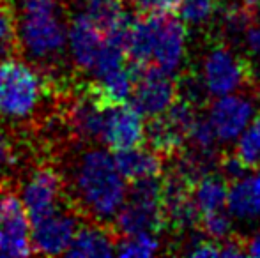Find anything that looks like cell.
<instances>
[{"label": "cell", "mask_w": 260, "mask_h": 258, "mask_svg": "<svg viewBox=\"0 0 260 258\" xmlns=\"http://www.w3.org/2000/svg\"><path fill=\"white\" fill-rule=\"evenodd\" d=\"M182 0H154V6L149 14L154 16H175L181 11Z\"/></svg>", "instance_id": "cell-26"}, {"label": "cell", "mask_w": 260, "mask_h": 258, "mask_svg": "<svg viewBox=\"0 0 260 258\" xmlns=\"http://www.w3.org/2000/svg\"><path fill=\"white\" fill-rule=\"evenodd\" d=\"M115 242L117 234L112 227L94 221H83L64 255L73 258L112 256L115 255Z\"/></svg>", "instance_id": "cell-13"}, {"label": "cell", "mask_w": 260, "mask_h": 258, "mask_svg": "<svg viewBox=\"0 0 260 258\" xmlns=\"http://www.w3.org/2000/svg\"><path fill=\"white\" fill-rule=\"evenodd\" d=\"M20 188L21 200L32 225L68 205L64 177L53 158H45L32 165L25 173Z\"/></svg>", "instance_id": "cell-5"}, {"label": "cell", "mask_w": 260, "mask_h": 258, "mask_svg": "<svg viewBox=\"0 0 260 258\" xmlns=\"http://www.w3.org/2000/svg\"><path fill=\"white\" fill-rule=\"evenodd\" d=\"M246 246H248V255L260 256V235H255V237L248 239Z\"/></svg>", "instance_id": "cell-29"}, {"label": "cell", "mask_w": 260, "mask_h": 258, "mask_svg": "<svg viewBox=\"0 0 260 258\" xmlns=\"http://www.w3.org/2000/svg\"><path fill=\"white\" fill-rule=\"evenodd\" d=\"M163 18L165 16H154V14H137L126 48V55L131 62L144 65L152 64L157 34H159Z\"/></svg>", "instance_id": "cell-14"}, {"label": "cell", "mask_w": 260, "mask_h": 258, "mask_svg": "<svg viewBox=\"0 0 260 258\" xmlns=\"http://www.w3.org/2000/svg\"><path fill=\"white\" fill-rule=\"evenodd\" d=\"M62 0H21L18 30L21 52L36 67L55 76H64L68 25L62 20Z\"/></svg>", "instance_id": "cell-3"}, {"label": "cell", "mask_w": 260, "mask_h": 258, "mask_svg": "<svg viewBox=\"0 0 260 258\" xmlns=\"http://www.w3.org/2000/svg\"><path fill=\"white\" fill-rule=\"evenodd\" d=\"M229 188L230 184L218 170L202 177L193 188V202L199 207L200 214L223 209L229 198Z\"/></svg>", "instance_id": "cell-17"}, {"label": "cell", "mask_w": 260, "mask_h": 258, "mask_svg": "<svg viewBox=\"0 0 260 258\" xmlns=\"http://www.w3.org/2000/svg\"><path fill=\"white\" fill-rule=\"evenodd\" d=\"M234 152L250 172L260 170V112L253 115L250 124L239 134Z\"/></svg>", "instance_id": "cell-20"}, {"label": "cell", "mask_w": 260, "mask_h": 258, "mask_svg": "<svg viewBox=\"0 0 260 258\" xmlns=\"http://www.w3.org/2000/svg\"><path fill=\"white\" fill-rule=\"evenodd\" d=\"M244 39H246L248 48H250L255 55L260 57V25L258 23L251 25V27L248 28L246 35H244Z\"/></svg>", "instance_id": "cell-27"}, {"label": "cell", "mask_w": 260, "mask_h": 258, "mask_svg": "<svg viewBox=\"0 0 260 258\" xmlns=\"http://www.w3.org/2000/svg\"><path fill=\"white\" fill-rule=\"evenodd\" d=\"M159 249V239L151 232H138V234L119 235L115 242V255L129 256H152Z\"/></svg>", "instance_id": "cell-21"}, {"label": "cell", "mask_w": 260, "mask_h": 258, "mask_svg": "<svg viewBox=\"0 0 260 258\" xmlns=\"http://www.w3.org/2000/svg\"><path fill=\"white\" fill-rule=\"evenodd\" d=\"M232 214L230 210L225 209H216L211 212L200 214V223L199 232L206 237L212 239V241H225L226 237L234 234L232 232Z\"/></svg>", "instance_id": "cell-22"}, {"label": "cell", "mask_w": 260, "mask_h": 258, "mask_svg": "<svg viewBox=\"0 0 260 258\" xmlns=\"http://www.w3.org/2000/svg\"><path fill=\"white\" fill-rule=\"evenodd\" d=\"M73 80L53 76L20 57L0 60V124L34 133L57 112Z\"/></svg>", "instance_id": "cell-2"}, {"label": "cell", "mask_w": 260, "mask_h": 258, "mask_svg": "<svg viewBox=\"0 0 260 258\" xmlns=\"http://www.w3.org/2000/svg\"><path fill=\"white\" fill-rule=\"evenodd\" d=\"M216 140H218V136H216V131L212 128L209 117L199 114L195 124L189 131L188 147L200 149V151H216Z\"/></svg>", "instance_id": "cell-24"}, {"label": "cell", "mask_w": 260, "mask_h": 258, "mask_svg": "<svg viewBox=\"0 0 260 258\" xmlns=\"http://www.w3.org/2000/svg\"><path fill=\"white\" fill-rule=\"evenodd\" d=\"M115 165L126 180H137L144 177H157L163 173V158L157 152L145 149L144 145L133 149L115 151Z\"/></svg>", "instance_id": "cell-15"}, {"label": "cell", "mask_w": 260, "mask_h": 258, "mask_svg": "<svg viewBox=\"0 0 260 258\" xmlns=\"http://www.w3.org/2000/svg\"><path fill=\"white\" fill-rule=\"evenodd\" d=\"M218 172L225 177L226 182L232 184L234 180H237V179H241V177L246 175V172H250V170L241 163V159L236 156V152L226 151V152H219Z\"/></svg>", "instance_id": "cell-25"}, {"label": "cell", "mask_w": 260, "mask_h": 258, "mask_svg": "<svg viewBox=\"0 0 260 258\" xmlns=\"http://www.w3.org/2000/svg\"><path fill=\"white\" fill-rule=\"evenodd\" d=\"M186 23L175 16H165L157 34L152 64L157 69L174 75L186 55Z\"/></svg>", "instance_id": "cell-12"}, {"label": "cell", "mask_w": 260, "mask_h": 258, "mask_svg": "<svg viewBox=\"0 0 260 258\" xmlns=\"http://www.w3.org/2000/svg\"><path fill=\"white\" fill-rule=\"evenodd\" d=\"M129 4L137 14H149L154 6V0H129Z\"/></svg>", "instance_id": "cell-28"}, {"label": "cell", "mask_w": 260, "mask_h": 258, "mask_svg": "<svg viewBox=\"0 0 260 258\" xmlns=\"http://www.w3.org/2000/svg\"><path fill=\"white\" fill-rule=\"evenodd\" d=\"M202 82L209 96H226L236 92H255L257 76L255 65L241 55L225 39H216L204 59Z\"/></svg>", "instance_id": "cell-4"}, {"label": "cell", "mask_w": 260, "mask_h": 258, "mask_svg": "<svg viewBox=\"0 0 260 258\" xmlns=\"http://www.w3.org/2000/svg\"><path fill=\"white\" fill-rule=\"evenodd\" d=\"M83 221L85 219L68 203L52 216L36 223L32 232L34 255H64Z\"/></svg>", "instance_id": "cell-8"}, {"label": "cell", "mask_w": 260, "mask_h": 258, "mask_svg": "<svg viewBox=\"0 0 260 258\" xmlns=\"http://www.w3.org/2000/svg\"><path fill=\"white\" fill-rule=\"evenodd\" d=\"M82 11L100 28L105 38L129 13V9L124 6V0H83Z\"/></svg>", "instance_id": "cell-18"}, {"label": "cell", "mask_w": 260, "mask_h": 258, "mask_svg": "<svg viewBox=\"0 0 260 258\" xmlns=\"http://www.w3.org/2000/svg\"><path fill=\"white\" fill-rule=\"evenodd\" d=\"M103 143L115 151L140 147L145 143V124L140 112L131 103H122L105 110Z\"/></svg>", "instance_id": "cell-9"}, {"label": "cell", "mask_w": 260, "mask_h": 258, "mask_svg": "<svg viewBox=\"0 0 260 258\" xmlns=\"http://www.w3.org/2000/svg\"><path fill=\"white\" fill-rule=\"evenodd\" d=\"M68 45L76 71L90 72L105 45V35L83 11H78L68 20Z\"/></svg>", "instance_id": "cell-10"}, {"label": "cell", "mask_w": 260, "mask_h": 258, "mask_svg": "<svg viewBox=\"0 0 260 258\" xmlns=\"http://www.w3.org/2000/svg\"><path fill=\"white\" fill-rule=\"evenodd\" d=\"M135 85L129 103L140 112L142 117H156L167 112L179 97V83L168 72L157 69L154 64L127 62Z\"/></svg>", "instance_id": "cell-6"}, {"label": "cell", "mask_w": 260, "mask_h": 258, "mask_svg": "<svg viewBox=\"0 0 260 258\" xmlns=\"http://www.w3.org/2000/svg\"><path fill=\"white\" fill-rule=\"evenodd\" d=\"M219 7V0H182L181 14L186 25H204L216 14Z\"/></svg>", "instance_id": "cell-23"}, {"label": "cell", "mask_w": 260, "mask_h": 258, "mask_svg": "<svg viewBox=\"0 0 260 258\" xmlns=\"http://www.w3.org/2000/svg\"><path fill=\"white\" fill-rule=\"evenodd\" d=\"M255 115L251 97L241 94L219 96L209 108V121L221 141H230L244 131Z\"/></svg>", "instance_id": "cell-11"}, {"label": "cell", "mask_w": 260, "mask_h": 258, "mask_svg": "<svg viewBox=\"0 0 260 258\" xmlns=\"http://www.w3.org/2000/svg\"><path fill=\"white\" fill-rule=\"evenodd\" d=\"M55 161L64 177L69 205L85 221L113 228L127 188L112 154L96 143L69 141L55 156Z\"/></svg>", "instance_id": "cell-1"}, {"label": "cell", "mask_w": 260, "mask_h": 258, "mask_svg": "<svg viewBox=\"0 0 260 258\" xmlns=\"http://www.w3.org/2000/svg\"><path fill=\"white\" fill-rule=\"evenodd\" d=\"M18 190L0 188V256L34 255L30 217Z\"/></svg>", "instance_id": "cell-7"}, {"label": "cell", "mask_w": 260, "mask_h": 258, "mask_svg": "<svg viewBox=\"0 0 260 258\" xmlns=\"http://www.w3.org/2000/svg\"><path fill=\"white\" fill-rule=\"evenodd\" d=\"M18 14L13 0H0V60L21 57Z\"/></svg>", "instance_id": "cell-19"}, {"label": "cell", "mask_w": 260, "mask_h": 258, "mask_svg": "<svg viewBox=\"0 0 260 258\" xmlns=\"http://www.w3.org/2000/svg\"><path fill=\"white\" fill-rule=\"evenodd\" d=\"M226 207L239 219H251L260 214V172L234 180L229 188Z\"/></svg>", "instance_id": "cell-16"}]
</instances>
